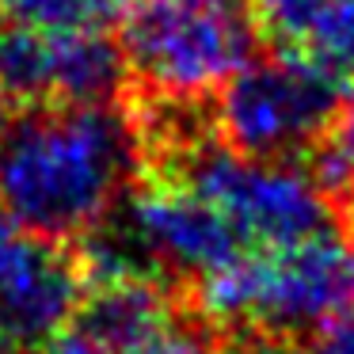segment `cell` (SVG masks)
I'll return each mask as SVG.
<instances>
[{
	"mask_svg": "<svg viewBox=\"0 0 354 354\" xmlns=\"http://www.w3.org/2000/svg\"><path fill=\"white\" fill-rule=\"evenodd\" d=\"M179 308L171 305V293L149 278H115V282H92L80 301V313L73 328L84 331L103 354H122L133 343L160 331L176 320Z\"/></svg>",
	"mask_w": 354,
	"mask_h": 354,
	"instance_id": "9",
	"label": "cell"
},
{
	"mask_svg": "<svg viewBox=\"0 0 354 354\" xmlns=\"http://www.w3.org/2000/svg\"><path fill=\"white\" fill-rule=\"evenodd\" d=\"M122 354H263L259 343L240 335H221L217 328H209L206 320H187L183 313L176 320H168L160 331H153L149 339L133 343Z\"/></svg>",
	"mask_w": 354,
	"mask_h": 354,
	"instance_id": "12",
	"label": "cell"
},
{
	"mask_svg": "<svg viewBox=\"0 0 354 354\" xmlns=\"http://www.w3.org/2000/svg\"><path fill=\"white\" fill-rule=\"evenodd\" d=\"M301 57L339 84L354 77V0H324Z\"/></svg>",
	"mask_w": 354,
	"mask_h": 354,
	"instance_id": "11",
	"label": "cell"
},
{
	"mask_svg": "<svg viewBox=\"0 0 354 354\" xmlns=\"http://www.w3.org/2000/svg\"><path fill=\"white\" fill-rule=\"evenodd\" d=\"M145 171L122 103L27 107L0 141V209L54 240H84Z\"/></svg>",
	"mask_w": 354,
	"mask_h": 354,
	"instance_id": "1",
	"label": "cell"
},
{
	"mask_svg": "<svg viewBox=\"0 0 354 354\" xmlns=\"http://www.w3.org/2000/svg\"><path fill=\"white\" fill-rule=\"evenodd\" d=\"M0 354H8V351H0Z\"/></svg>",
	"mask_w": 354,
	"mask_h": 354,
	"instance_id": "19",
	"label": "cell"
},
{
	"mask_svg": "<svg viewBox=\"0 0 354 354\" xmlns=\"http://www.w3.org/2000/svg\"><path fill=\"white\" fill-rule=\"evenodd\" d=\"M138 0H0L4 24L50 35H111Z\"/></svg>",
	"mask_w": 354,
	"mask_h": 354,
	"instance_id": "10",
	"label": "cell"
},
{
	"mask_svg": "<svg viewBox=\"0 0 354 354\" xmlns=\"http://www.w3.org/2000/svg\"><path fill=\"white\" fill-rule=\"evenodd\" d=\"M12 126V115H8V95L0 92V141H4V133H8Z\"/></svg>",
	"mask_w": 354,
	"mask_h": 354,
	"instance_id": "17",
	"label": "cell"
},
{
	"mask_svg": "<svg viewBox=\"0 0 354 354\" xmlns=\"http://www.w3.org/2000/svg\"><path fill=\"white\" fill-rule=\"evenodd\" d=\"M118 217L156 282L176 278L202 286L244 255V244L221 209L194 187L168 176H145V183L126 194Z\"/></svg>",
	"mask_w": 354,
	"mask_h": 354,
	"instance_id": "8",
	"label": "cell"
},
{
	"mask_svg": "<svg viewBox=\"0 0 354 354\" xmlns=\"http://www.w3.org/2000/svg\"><path fill=\"white\" fill-rule=\"evenodd\" d=\"M316 179L331 194L339 217L346 221V232L354 236V115H343L339 130L316 153Z\"/></svg>",
	"mask_w": 354,
	"mask_h": 354,
	"instance_id": "14",
	"label": "cell"
},
{
	"mask_svg": "<svg viewBox=\"0 0 354 354\" xmlns=\"http://www.w3.org/2000/svg\"><path fill=\"white\" fill-rule=\"evenodd\" d=\"M244 4L259 39L278 46V54H301L324 0H244Z\"/></svg>",
	"mask_w": 354,
	"mask_h": 354,
	"instance_id": "13",
	"label": "cell"
},
{
	"mask_svg": "<svg viewBox=\"0 0 354 354\" xmlns=\"http://www.w3.org/2000/svg\"><path fill=\"white\" fill-rule=\"evenodd\" d=\"M351 88H354V77H351Z\"/></svg>",
	"mask_w": 354,
	"mask_h": 354,
	"instance_id": "18",
	"label": "cell"
},
{
	"mask_svg": "<svg viewBox=\"0 0 354 354\" xmlns=\"http://www.w3.org/2000/svg\"><path fill=\"white\" fill-rule=\"evenodd\" d=\"M343 84L301 54L252 57L217 95L214 130L252 160H305L343 122Z\"/></svg>",
	"mask_w": 354,
	"mask_h": 354,
	"instance_id": "5",
	"label": "cell"
},
{
	"mask_svg": "<svg viewBox=\"0 0 354 354\" xmlns=\"http://www.w3.org/2000/svg\"><path fill=\"white\" fill-rule=\"evenodd\" d=\"M267 354H354V316L339 320L324 331H313L305 339L293 343H278V346H263Z\"/></svg>",
	"mask_w": 354,
	"mask_h": 354,
	"instance_id": "15",
	"label": "cell"
},
{
	"mask_svg": "<svg viewBox=\"0 0 354 354\" xmlns=\"http://www.w3.org/2000/svg\"><path fill=\"white\" fill-rule=\"evenodd\" d=\"M145 176H168L194 187L232 225L244 252L301 244L339 229V206L316 176L290 160H252L221 138H202Z\"/></svg>",
	"mask_w": 354,
	"mask_h": 354,
	"instance_id": "4",
	"label": "cell"
},
{
	"mask_svg": "<svg viewBox=\"0 0 354 354\" xmlns=\"http://www.w3.org/2000/svg\"><path fill=\"white\" fill-rule=\"evenodd\" d=\"M46 354H103L100 346L92 343V339L84 335V331H77V328H65L62 335L54 339V343L46 346Z\"/></svg>",
	"mask_w": 354,
	"mask_h": 354,
	"instance_id": "16",
	"label": "cell"
},
{
	"mask_svg": "<svg viewBox=\"0 0 354 354\" xmlns=\"http://www.w3.org/2000/svg\"><path fill=\"white\" fill-rule=\"evenodd\" d=\"M118 46L141 95L202 103L255 57L259 31L244 0H138Z\"/></svg>",
	"mask_w": 354,
	"mask_h": 354,
	"instance_id": "3",
	"label": "cell"
},
{
	"mask_svg": "<svg viewBox=\"0 0 354 354\" xmlns=\"http://www.w3.org/2000/svg\"><path fill=\"white\" fill-rule=\"evenodd\" d=\"M126 57L111 35H50L0 24V92L27 107L118 103Z\"/></svg>",
	"mask_w": 354,
	"mask_h": 354,
	"instance_id": "7",
	"label": "cell"
},
{
	"mask_svg": "<svg viewBox=\"0 0 354 354\" xmlns=\"http://www.w3.org/2000/svg\"><path fill=\"white\" fill-rule=\"evenodd\" d=\"M88 293L80 252L0 209V351H46Z\"/></svg>",
	"mask_w": 354,
	"mask_h": 354,
	"instance_id": "6",
	"label": "cell"
},
{
	"mask_svg": "<svg viewBox=\"0 0 354 354\" xmlns=\"http://www.w3.org/2000/svg\"><path fill=\"white\" fill-rule=\"evenodd\" d=\"M194 308L221 335L278 346L354 316V236L331 229L301 244L244 252L194 286Z\"/></svg>",
	"mask_w": 354,
	"mask_h": 354,
	"instance_id": "2",
	"label": "cell"
}]
</instances>
